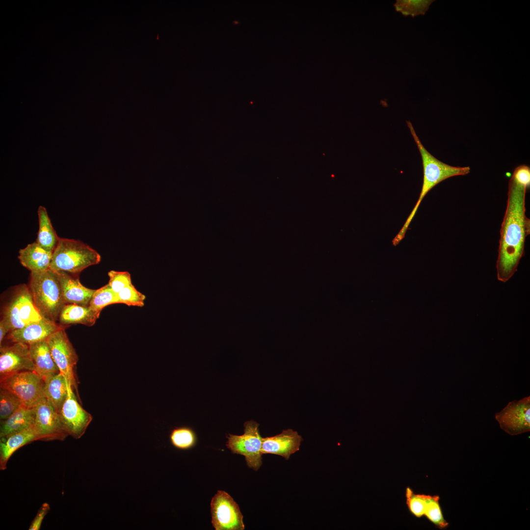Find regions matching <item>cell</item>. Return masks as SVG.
<instances>
[{"label":"cell","mask_w":530,"mask_h":530,"mask_svg":"<svg viewBox=\"0 0 530 530\" xmlns=\"http://www.w3.org/2000/svg\"><path fill=\"white\" fill-rule=\"evenodd\" d=\"M530 185V168L516 167L508 182L506 207L500 229L497 279L506 282L515 272L525 253L526 237L530 234V219L526 215V194Z\"/></svg>","instance_id":"cell-1"},{"label":"cell","mask_w":530,"mask_h":530,"mask_svg":"<svg viewBox=\"0 0 530 530\" xmlns=\"http://www.w3.org/2000/svg\"><path fill=\"white\" fill-rule=\"evenodd\" d=\"M28 289L41 316L53 321L58 320L66 304L56 273L50 269L30 272Z\"/></svg>","instance_id":"cell-2"},{"label":"cell","mask_w":530,"mask_h":530,"mask_svg":"<svg viewBox=\"0 0 530 530\" xmlns=\"http://www.w3.org/2000/svg\"><path fill=\"white\" fill-rule=\"evenodd\" d=\"M413 137L418 146L422 159L424 178L422 190L418 200L400 231L398 234L400 238L404 236L410 222L416 213L424 197L434 186L442 181L451 177L465 175L470 172L469 166L456 167L445 163L435 158L424 148L416 134L410 121H407Z\"/></svg>","instance_id":"cell-3"},{"label":"cell","mask_w":530,"mask_h":530,"mask_svg":"<svg viewBox=\"0 0 530 530\" xmlns=\"http://www.w3.org/2000/svg\"><path fill=\"white\" fill-rule=\"evenodd\" d=\"M101 260L100 254L88 245L80 240L59 238L53 252L50 269L78 274L98 264Z\"/></svg>","instance_id":"cell-4"},{"label":"cell","mask_w":530,"mask_h":530,"mask_svg":"<svg viewBox=\"0 0 530 530\" xmlns=\"http://www.w3.org/2000/svg\"><path fill=\"white\" fill-rule=\"evenodd\" d=\"M44 380L34 371H20L0 379V387L17 396L23 404L35 407L43 398Z\"/></svg>","instance_id":"cell-5"},{"label":"cell","mask_w":530,"mask_h":530,"mask_svg":"<svg viewBox=\"0 0 530 530\" xmlns=\"http://www.w3.org/2000/svg\"><path fill=\"white\" fill-rule=\"evenodd\" d=\"M259 424L254 421L244 424V433L241 435L229 434L226 446L233 453L244 456L247 465L257 471L262 464V437Z\"/></svg>","instance_id":"cell-6"},{"label":"cell","mask_w":530,"mask_h":530,"mask_svg":"<svg viewBox=\"0 0 530 530\" xmlns=\"http://www.w3.org/2000/svg\"><path fill=\"white\" fill-rule=\"evenodd\" d=\"M29 289L22 288L7 307L1 320L10 332L42 319Z\"/></svg>","instance_id":"cell-7"},{"label":"cell","mask_w":530,"mask_h":530,"mask_svg":"<svg viewBox=\"0 0 530 530\" xmlns=\"http://www.w3.org/2000/svg\"><path fill=\"white\" fill-rule=\"evenodd\" d=\"M212 523L215 530H243V515L238 504L224 491L218 490L211 503Z\"/></svg>","instance_id":"cell-8"},{"label":"cell","mask_w":530,"mask_h":530,"mask_svg":"<svg viewBox=\"0 0 530 530\" xmlns=\"http://www.w3.org/2000/svg\"><path fill=\"white\" fill-rule=\"evenodd\" d=\"M47 341L60 372L65 377L73 388L77 389L74 368L79 358L64 328H61L51 334L47 338Z\"/></svg>","instance_id":"cell-9"},{"label":"cell","mask_w":530,"mask_h":530,"mask_svg":"<svg viewBox=\"0 0 530 530\" xmlns=\"http://www.w3.org/2000/svg\"><path fill=\"white\" fill-rule=\"evenodd\" d=\"M501 428L510 435L530 430V397L509 402L495 416Z\"/></svg>","instance_id":"cell-10"},{"label":"cell","mask_w":530,"mask_h":530,"mask_svg":"<svg viewBox=\"0 0 530 530\" xmlns=\"http://www.w3.org/2000/svg\"><path fill=\"white\" fill-rule=\"evenodd\" d=\"M34 425L38 440L63 441L69 435L59 413L44 398L35 406Z\"/></svg>","instance_id":"cell-11"},{"label":"cell","mask_w":530,"mask_h":530,"mask_svg":"<svg viewBox=\"0 0 530 530\" xmlns=\"http://www.w3.org/2000/svg\"><path fill=\"white\" fill-rule=\"evenodd\" d=\"M73 389L69 382L68 396L59 415L69 435L77 439L85 433L93 417L79 403Z\"/></svg>","instance_id":"cell-12"},{"label":"cell","mask_w":530,"mask_h":530,"mask_svg":"<svg viewBox=\"0 0 530 530\" xmlns=\"http://www.w3.org/2000/svg\"><path fill=\"white\" fill-rule=\"evenodd\" d=\"M35 371L28 344L14 343L0 349V379L20 371Z\"/></svg>","instance_id":"cell-13"},{"label":"cell","mask_w":530,"mask_h":530,"mask_svg":"<svg viewBox=\"0 0 530 530\" xmlns=\"http://www.w3.org/2000/svg\"><path fill=\"white\" fill-rule=\"evenodd\" d=\"M302 441L297 431L292 429L284 430L275 436L263 438L261 452L278 455L288 459L299 450Z\"/></svg>","instance_id":"cell-14"},{"label":"cell","mask_w":530,"mask_h":530,"mask_svg":"<svg viewBox=\"0 0 530 530\" xmlns=\"http://www.w3.org/2000/svg\"><path fill=\"white\" fill-rule=\"evenodd\" d=\"M63 328L58 325L56 322L43 318L38 321L11 331L8 334L7 338L13 343H22L29 345L47 339L51 334Z\"/></svg>","instance_id":"cell-15"},{"label":"cell","mask_w":530,"mask_h":530,"mask_svg":"<svg viewBox=\"0 0 530 530\" xmlns=\"http://www.w3.org/2000/svg\"><path fill=\"white\" fill-rule=\"evenodd\" d=\"M66 304L89 306L95 290L83 286L78 278L64 271H56Z\"/></svg>","instance_id":"cell-16"},{"label":"cell","mask_w":530,"mask_h":530,"mask_svg":"<svg viewBox=\"0 0 530 530\" xmlns=\"http://www.w3.org/2000/svg\"><path fill=\"white\" fill-rule=\"evenodd\" d=\"M38 440L34 426L21 431L0 437V470L7 468L11 455L22 447Z\"/></svg>","instance_id":"cell-17"},{"label":"cell","mask_w":530,"mask_h":530,"mask_svg":"<svg viewBox=\"0 0 530 530\" xmlns=\"http://www.w3.org/2000/svg\"><path fill=\"white\" fill-rule=\"evenodd\" d=\"M52 257L53 252L34 242L19 250L18 259L21 265L30 272H40L50 269Z\"/></svg>","instance_id":"cell-18"},{"label":"cell","mask_w":530,"mask_h":530,"mask_svg":"<svg viewBox=\"0 0 530 530\" xmlns=\"http://www.w3.org/2000/svg\"><path fill=\"white\" fill-rule=\"evenodd\" d=\"M28 346L35 372L43 379L48 376L60 372L52 356L47 339L32 343Z\"/></svg>","instance_id":"cell-19"},{"label":"cell","mask_w":530,"mask_h":530,"mask_svg":"<svg viewBox=\"0 0 530 530\" xmlns=\"http://www.w3.org/2000/svg\"><path fill=\"white\" fill-rule=\"evenodd\" d=\"M35 416V407L21 405L8 418L1 421L0 437L33 426Z\"/></svg>","instance_id":"cell-20"},{"label":"cell","mask_w":530,"mask_h":530,"mask_svg":"<svg viewBox=\"0 0 530 530\" xmlns=\"http://www.w3.org/2000/svg\"><path fill=\"white\" fill-rule=\"evenodd\" d=\"M100 313L89 306L67 304L62 309L58 321L60 324L64 325L81 324L92 326L99 318Z\"/></svg>","instance_id":"cell-21"},{"label":"cell","mask_w":530,"mask_h":530,"mask_svg":"<svg viewBox=\"0 0 530 530\" xmlns=\"http://www.w3.org/2000/svg\"><path fill=\"white\" fill-rule=\"evenodd\" d=\"M43 395L59 413L68 396L69 382L60 372L44 379Z\"/></svg>","instance_id":"cell-22"},{"label":"cell","mask_w":530,"mask_h":530,"mask_svg":"<svg viewBox=\"0 0 530 530\" xmlns=\"http://www.w3.org/2000/svg\"><path fill=\"white\" fill-rule=\"evenodd\" d=\"M37 212L39 230L36 242L47 251L53 252L59 238L52 226L46 208L39 206Z\"/></svg>","instance_id":"cell-23"},{"label":"cell","mask_w":530,"mask_h":530,"mask_svg":"<svg viewBox=\"0 0 530 530\" xmlns=\"http://www.w3.org/2000/svg\"><path fill=\"white\" fill-rule=\"evenodd\" d=\"M171 445L181 450H187L193 447L196 443V436L194 431L187 426H181L172 429L169 433Z\"/></svg>","instance_id":"cell-24"},{"label":"cell","mask_w":530,"mask_h":530,"mask_svg":"<svg viewBox=\"0 0 530 530\" xmlns=\"http://www.w3.org/2000/svg\"><path fill=\"white\" fill-rule=\"evenodd\" d=\"M434 1L432 0H398L394 6L396 11L400 12L403 16H411L414 18L419 15H424Z\"/></svg>","instance_id":"cell-25"},{"label":"cell","mask_w":530,"mask_h":530,"mask_svg":"<svg viewBox=\"0 0 530 530\" xmlns=\"http://www.w3.org/2000/svg\"><path fill=\"white\" fill-rule=\"evenodd\" d=\"M115 303H117L116 295L107 284L95 291L89 306L101 312L106 306Z\"/></svg>","instance_id":"cell-26"},{"label":"cell","mask_w":530,"mask_h":530,"mask_svg":"<svg viewBox=\"0 0 530 530\" xmlns=\"http://www.w3.org/2000/svg\"><path fill=\"white\" fill-rule=\"evenodd\" d=\"M22 405L21 401L14 394L6 389L0 388V421L6 419Z\"/></svg>","instance_id":"cell-27"},{"label":"cell","mask_w":530,"mask_h":530,"mask_svg":"<svg viewBox=\"0 0 530 530\" xmlns=\"http://www.w3.org/2000/svg\"><path fill=\"white\" fill-rule=\"evenodd\" d=\"M437 496H428L424 515L432 523L439 528H445L448 526L444 519L439 504Z\"/></svg>","instance_id":"cell-28"},{"label":"cell","mask_w":530,"mask_h":530,"mask_svg":"<svg viewBox=\"0 0 530 530\" xmlns=\"http://www.w3.org/2000/svg\"><path fill=\"white\" fill-rule=\"evenodd\" d=\"M117 303L128 306L142 307L144 305L145 296L138 291L132 284L126 287L116 294Z\"/></svg>","instance_id":"cell-29"},{"label":"cell","mask_w":530,"mask_h":530,"mask_svg":"<svg viewBox=\"0 0 530 530\" xmlns=\"http://www.w3.org/2000/svg\"><path fill=\"white\" fill-rule=\"evenodd\" d=\"M405 496L406 503L410 512L417 517L424 516L429 495L415 494L410 488H407Z\"/></svg>","instance_id":"cell-30"},{"label":"cell","mask_w":530,"mask_h":530,"mask_svg":"<svg viewBox=\"0 0 530 530\" xmlns=\"http://www.w3.org/2000/svg\"><path fill=\"white\" fill-rule=\"evenodd\" d=\"M108 275L109 278L108 284L116 295L132 284L131 275L127 271L110 270L108 272Z\"/></svg>","instance_id":"cell-31"},{"label":"cell","mask_w":530,"mask_h":530,"mask_svg":"<svg viewBox=\"0 0 530 530\" xmlns=\"http://www.w3.org/2000/svg\"><path fill=\"white\" fill-rule=\"evenodd\" d=\"M50 509V505L44 503L39 509L35 517L32 520L29 527V530H39L40 529L43 520Z\"/></svg>","instance_id":"cell-32"},{"label":"cell","mask_w":530,"mask_h":530,"mask_svg":"<svg viewBox=\"0 0 530 530\" xmlns=\"http://www.w3.org/2000/svg\"><path fill=\"white\" fill-rule=\"evenodd\" d=\"M10 331L9 329L4 325L3 322L0 321V346H2L1 344L2 341L6 335V334L9 333Z\"/></svg>","instance_id":"cell-33"}]
</instances>
